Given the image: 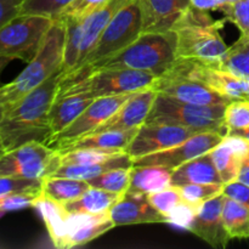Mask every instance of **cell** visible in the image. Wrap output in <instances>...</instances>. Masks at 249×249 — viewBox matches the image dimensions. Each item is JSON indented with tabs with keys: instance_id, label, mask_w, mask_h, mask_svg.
I'll return each mask as SVG.
<instances>
[{
	"instance_id": "obj_27",
	"label": "cell",
	"mask_w": 249,
	"mask_h": 249,
	"mask_svg": "<svg viewBox=\"0 0 249 249\" xmlns=\"http://www.w3.org/2000/svg\"><path fill=\"white\" fill-rule=\"evenodd\" d=\"M122 195L106 190L97 189L90 186L84 194L74 201L63 204L66 211L70 214H106L109 213L114 203L119 199Z\"/></svg>"
},
{
	"instance_id": "obj_47",
	"label": "cell",
	"mask_w": 249,
	"mask_h": 249,
	"mask_svg": "<svg viewBox=\"0 0 249 249\" xmlns=\"http://www.w3.org/2000/svg\"><path fill=\"white\" fill-rule=\"evenodd\" d=\"M219 1H220V10L223 9L224 6H229V5H233V4H236V2H238V1H241V0H219ZM220 10H219V11H220Z\"/></svg>"
},
{
	"instance_id": "obj_35",
	"label": "cell",
	"mask_w": 249,
	"mask_h": 249,
	"mask_svg": "<svg viewBox=\"0 0 249 249\" xmlns=\"http://www.w3.org/2000/svg\"><path fill=\"white\" fill-rule=\"evenodd\" d=\"M221 184H189L179 186L182 201L190 206L198 208L204 202L223 194Z\"/></svg>"
},
{
	"instance_id": "obj_33",
	"label": "cell",
	"mask_w": 249,
	"mask_h": 249,
	"mask_svg": "<svg viewBox=\"0 0 249 249\" xmlns=\"http://www.w3.org/2000/svg\"><path fill=\"white\" fill-rule=\"evenodd\" d=\"M61 157V165L71 164H91L102 162L125 152L99 150V148H74V150L58 151Z\"/></svg>"
},
{
	"instance_id": "obj_2",
	"label": "cell",
	"mask_w": 249,
	"mask_h": 249,
	"mask_svg": "<svg viewBox=\"0 0 249 249\" xmlns=\"http://www.w3.org/2000/svg\"><path fill=\"white\" fill-rule=\"evenodd\" d=\"M226 18L214 19L208 11L191 5L170 31L175 36L177 60H189L220 67L229 46L221 38Z\"/></svg>"
},
{
	"instance_id": "obj_3",
	"label": "cell",
	"mask_w": 249,
	"mask_h": 249,
	"mask_svg": "<svg viewBox=\"0 0 249 249\" xmlns=\"http://www.w3.org/2000/svg\"><path fill=\"white\" fill-rule=\"evenodd\" d=\"M65 44V21L53 18V26L46 33L36 56L27 62L26 68L12 82L0 87L2 108L16 104L57 71L63 70Z\"/></svg>"
},
{
	"instance_id": "obj_23",
	"label": "cell",
	"mask_w": 249,
	"mask_h": 249,
	"mask_svg": "<svg viewBox=\"0 0 249 249\" xmlns=\"http://www.w3.org/2000/svg\"><path fill=\"white\" fill-rule=\"evenodd\" d=\"M94 100V97L87 94L56 96L49 113V122H50L53 135L65 130Z\"/></svg>"
},
{
	"instance_id": "obj_7",
	"label": "cell",
	"mask_w": 249,
	"mask_h": 249,
	"mask_svg": "<svg viewBox=\"0 0 249 249\" xmlns=\"http://www.w3.org/2000/svg\"><path fill=\"white\" fill-rule=\"evenodd\" d=\"M226 105L202 106L187 104L157 92L146 122L185 126L195 133L216 130L226 136L223 123Z\"/></svg>"
},
{
	"instance_id": "obj_24",
	"label": "cell",
	"mask_w": 249,
	"mask_h": 249,
	"mask_svg": "<svg viewBox=\"0 0 249 249\" xmlns=\"http://www.w3.org/2000/svg\"><path fill=\"white\" fill-rule=\"evenodd\" d=\"M33 208L38 209L48 229L49 236L51 238V242L56 248L62 249L63 241L67 236V219L70 213L65 209L63 204L53 201L49 196L41 192L36 197V202L33 204Z\"/></svg>"
},
{
	"instance_id": "obj_8",
	"label": "cell",
	"mask_w": 249,
	"mask_h": 249,
	"mask_svg": "<svg viewBox=\"0 0 249 249\" xmlns=\"http://www.w3.org/2000/svg\"><path fill=\"white\" fill-rule=\"evenodd\" d=\"M131 0H107L78 21L66 23V44L63 55V74L74 70L101 36L114 15Z\"/></svg>"
},
{
	"instance_id": "obj_18",
	"label": "cell",
	"mask_w": 249,
	"mask_h": 249,
	"mask_svg": "<svg viewBox=\"0 0 249 249\" xmlns=\"http://www.w3.org/2000/svg\"><path fill=\"white\" fill-rule=\"evenodd\" d=\"M109 218L114 226L165 223V216L150 203L147 195L130 192L122 195L112 206Z\"/></svg>"
},
{
	"instance_id": "obj_20",
	"label": "cell",
	"mask_w": 249,
	"mask_h": 249,
	"mask_svg": "<svg viewBox=\"0 0 249 249\" xmlns=\"http://www.w3.org/2000/svg\"><path fill=\"white\" fill-rule=\"evenodd\" d=\"M142 15V33L169 32L191 6L190 0H139Z\"/></svg>"
},
{
	"instance_id": "obj_45",
	"label": "cell",
	"mask_w": 249,
	"mask_h": 249,
	"mask_svg": "<svg viewBox=\"0 0 249 249\" xmlns=\"http://www.w3.org/2000/svg\"><path fill=\"white\" fill-rule=\"evenodd\" d=\"M237 181L242 182V184L249 186V156L243 160L242 165H241L240 173H238Z\"/></svg>"
},
{
	"instance_id": "obj_51",
	"label": "cell",
	"mask_w": 249,
	"mask_h": 249,
	"mask_svg": "<svg viewBox=\"0 0 249 249\" xmlns=\"http://www.w3.org/2000/svg\"><path fill=\"white\" fill-rule=\"evenodd\" d=\"M0 106H2V105H1V96H0Z\"/></svg>"
},
{
	"instance_id": "obj_42",
	"label": "cell",
	"mask_w": 249,
	"mask_h": 249,
	"mask_svg": "<svg viewBox=\"0 0 249 249\" xmlns=\"http://www.w3.org/2000/svg\"><path fill=\"white\" fill-rule=\"evenodd\" d=\"M223 192L225 196L249 207V186H247V185L236 180V181L224 185Z\"/></svg>"
},
{
	"instance_id": "obj_4",
	"label": "cell",
	"mask_w": 249,
	"mask_h": 249,
	"mask_svg": "<svg viewBox=\"0 0 249 249\" xmlns=\"http://www.w3.org/2000/svg\"><path fill=\"white\" fill-rule=\"evenodd\" d=\"M142 33V15L140 1L131 0L122 7L99 36L91 50L73 71L62 75L61 84L75 82L89 74L96 66L113 57L130 45Z\"/></svg>"
},
{
	"instance_id": "obj_37",
	"label": "cell",
	"mask_w": 249,
	"mask_h": 249,
	"mask_svg": "<svg viewBox=\"0 0 249 249\" xmlns=\"http://www.w3.org/2000/svg\"><path fill=\"white\" fill-rule=\"evenodd\" d=\"M74 0H24L19 15H40L55 18Z\"/></svg>"
},
{
	"instance_id": "obj_22",
	"label": "cell",
	"mask_w": 249,
	"mask_h": 249,
	"mask_svg": "<svg viewBox=\"0 0 249 249\" xmlns=\"http://www.w3.org/2000/svg\"><path fill=\"white\" fill-rule=\"evenodd\" d=\"M189 184L224 185L213 162L211 151L173 169L170 181L172 186L179 187Z\"/></svg>"
},
{
	"instance_id": "obj_26",
	"label": "cell",
	"mask_w": 249,
	"mask_h": 249,
	"mask_svg": "<svg viewBox=\"0 0 249 249\" xmlns=\"http://www.w3.org/2000/svg\"><path fill=\"white\" fill-rule=\"evenodd\" d=\"M138 129L133 130H106L92 133L80 138L79 140L70 143L58 151L74 150V148H99V150L125 152L131 139Z\"/></svg>"
},
{
	"instance_id": "obj_40",
	"label": "cell",
	"mask_w": 249,
	"mask_h": 249,
	"mask_svg": "<svg viewBox=\"0 0 249 249\" xmlns=\"http://www.w3.org/2000/svg\"><path fill=\"white\" fill-rule=\"evenodd\" d=\"M107 0H74L66 9H63L55 18L62 21H78L104 5Z\"/></svg>"
},
{
	"instance_id": "obj_31",
	"label": "cell",
	"mask_w": 249,
	"mask_h": 249,
	"mask_svg": "<svg viewBox=\"0 0 249 249\" xmlns=\"http://www.w3.org/2000/svg\"><path fill=\"white\" fill-rule=\"evenodd\" d=\"M130 174L131 168H117L88 180V184L91 187L123 195L128 191L130 185Z\"/></svg>"
},
{
	"instance_id": "obj_5",
	"label": "cell",
	"mask_w": 249,
	"mask_h": 249,
	"mask_svg": "<svg viewBox=\"0 0 249 249\" xmlns=\"http://www.w3.org/2000/svg\"><path fill=\"white\" fill-rule=\"evenodd\" d=\"M175 61L174 33L172 31L146 32L141 33L130 45L113 57L100 63L92 71L99 68H130L162 77L172 68Z\"/></svg>"
},
{
	"instance_id": "obj_48",
	"label": "cell",
	"mask_w": 249,
	"mask_h": 249,
	"mask_svg": "<svg viewBox=\"0 0 249 249\" xmlns=\"http://www.w3.org/2000/svg\"><path fill=\"white\" fill-rule=\"evenodd\" d=\"M1 117H2V106H0V121H1ZM6 152L4 148V145H2V140H1V135H0V157H1L4 153Z\"/></svg>"
},
{
	"instance_id": "obj_19",
	"label": "cell",
	"mask_w": 249,
	"mask_h": 249,
	"mask_svg": "<svg viewBox=\"0 0 249 249\" xmlns=\"http://www.w3.org/2000/svg\"><path fill=\"white\" fill-rule=\"evenodd\" d=\"M211 155L223 184L236 181L243 160L249 156V141L240 135H226Z\"/></svg>"
},
{
	"instance_id": "obj_14",
	"label": "cell",
	"mask_w": 249,
	"mask_h": 249,
	"mask_svg": "<svg viewBox=\"0 0 249 249\" xmlns=\"http://www.w3.org/2000/svg\"><path fill=\"white\" fill-rule=\"evenodd\" d=\"M225 135L216 130L196 133L187 140L168 150L134 160L133 165H163L173 170L179 165L212 151L223 141Z\"/></svg>"
},
{
	"instance_id": "obj_34",
	"label": "cell",
	"mask_w": 249,
	"mask_h": 249,
	"mask_svg": "<svg viewBox=\"0 0 249 249\" xmlns=\"http://www.w3.org/2000/svg\"><path fill=\"white\" fill-rule=\"evenodd\" d=\"M223 70L232 72L235 74L249 75V43L238 38L231 46L226 57L221 62Z\"/></svg>"
},
{
	"instance_id": "obj_28",
	"label": "cell",
	"mask_w": 249,
	"mask_h": 249,
	"mask_svg": "<svg viewBox=\"0 0 249 249\" xmlns=\"http://www.w3.org/2000/svg\"><path fill=\"white\" fill-rule=\"evenodd\" d=\"M133 167V160L126 153H121L118 156L109 158V160H102V162L91 163V164H71V165H60L50 177H61L71 178V179L88 180L97 177L108 170L117 169V168H131Z\"/></svg>"
},
{
	"instance_id": "obj_1",
	"label": "cell",
	"mask_w": 249,
	"mask_h": 249,
	"mask_svg": "<svg viewBox=\"0 0 249 249\" xmlns=\"http://www.w3.org/2000/svg\"><path fill=\"white\" fill-rule=\"evenodd\" d=\"M63 70L41 83L12 106L2 108L0 135L5 151L32 141L48 143L53 136L49 113L57 95Z\"/></svg>"
},
{
	"instance_id": "obj_15",
	"label": "cell",
	"mask_w": 249,
	"mask_h": 249,
	"mask_svg": "<svg viewBox=\"0 0 249 249\" xmlns=\"http://www.w3.org/2000/svg\"><path fill=\"white\" fill-rule=\"evenodd\" d=\"M152 88L160 94H164L187 104L212 106L230 102L203 83L175 74H163L162 77H158Z\"/></svg>"
},
{
	"instance_id": "obj_46",
	"label": "cell",
	"mask_w": 249,
	"mask_h": 249,
	"mask_svg": "<svg viewBox=\"0 0 249 249\" xmlns=\"http://www.w3.org/2000/svg\"><path fill=\"white\" fill-rule=\"evenodd\" d=\"M10 61H11V58L9 57H0V80H1V73L4 72V70L9 65ZM0 87H1V82H0Z\"/></svg>"
},
{
	"instance_id": "obj_11",
	"label": "cell",
	"mask_w": 249,
	"mask_h": 249,
	"mask_svg": "<svg viewBox=\"0 0 249 249\" xmlns=\"http://www.w3.org/2000/svg\"><path fill=\"white\" fill-rule=\"evenodd\" d=\"M165 74H175L203 83L229 101H249V75L232 72L189 60H177Z\"/></svg>"
},
{
	"instance_id": "obj_39",
	"label": "cell",
	"mask_w": 249,
	"mask_h": 249,
	"mask_svg": "<svg viewBox=\"0 0 249 249\" xmlns=\"http://www.w3.org/2000/svg\"><path fill=\"white\" fill-rule=\"evenodd\" d=\"M225 15L226 21L235 24L241 32V36L249 34V0H241L233 5L224 6L220 10Z\"/></svg>"
},
{
	"instance_id": "obj_43",
	"label": "cell",
	"mask_w": 249,
	"mask_h": 249,
	"mask_svg": "<svg viewBox=\"0 0 249 249\" xmlns=\"http://www.w3.org/2000/svg\"><path fill=\"white\" fill-rule=\"evenodd\" d=\"M23 1L24 0H0V28L19 15Z\"/></svg>"
},
{
	"instance_id": "obj_10",
	"label": "cell",
	"mask_w": 249,
	"mask_h": 249,
	"mask_svg": "<svg viewBox=\"0 0 249 249\" xmlns=\"http://www.w3.org/2000/svg\"><path fill=\"white\" fill-rule=\"evenodd\" d=\"M61 165L57 150L44 142L32 141L6 151L0 157V177L44 180Z\"/></svg>"
},
{
	"instance_id": "obj_16",
	"label": "cell",
	"mask_w": 249,
	"mask_h": 249,
	"mask_svg": "<svg viewBox=\"0 0 249 249\" xmlns=\"http://www.w3.org/2000/svg\"><path fill=\"white\" fill-rule=\"evenodd\" d=\"M224 199L225 195L220 194L199 206L187 230L214 248H225L231 241L223 223Z\"/></svg>"
},
{
	"instance_id": "obj_25",
	"label": "cell",
	"mask_w": 249,
	"mask_h": 249,
	"mask_svg": "<svg viewBox=\"0 0 249 249\" xmlns=\"http://www.w3.org/2000/svg\"><path fill=\"white\" fill-rule=\"evenodd\" d=\"M173 170L163 165H133L130 174V194L148 195L170 186Z\"/></svg>"
},
{
	"instance_id": "obj_13",
	"label": "cell",
	"mask_w": 249,
	"mask_h": 249,
	"mask_svg": "<svg viewBox=\"0 0 249 249\" xmlns=\"http://www.w3.org/2000/svg\"><path fill=\"white\" fill-rule=\"evenodd\" d=\"M189 128L167 123H150L145 122L138 128L135 135L126 147L125 153L131 160L168 150L195 135Z\"/></svg>"
},
{
	"instance_id": "obj_17",
	"label": "cell",
	"mask_w": 249,
	"mask_h": 249,
	"mask_svg": "<svg viewBox=\"0 0 249 249\" xmlns=\"http://www.w3.org/2000/svg\"><path fill=\"white\" fill-rule=\"evenodd\" d=\"M156 96L157 91L153 88L134 92L133 96L125 104L122 105L116 113L112 114L92 133L106 130H133L140 128L150 114Z\"/></svg>"
},
{
	"instance_id": "obj_36",
	"label": "cell",
	"mask_w": 249,
	"mask_h": 249,
	"mask_svg": "<svg viewBox=\"0 0 249 249\" xmlns=\"http://www.w3.org/2000/svg\"><path fill=\"white\" fill-rule=\"evenodd\" d=\"M43 180L22 179V178L0 177V203L7 197L24 192H41Z\"/></svg>"
},
{
	"instance_id": "obj_49",
	"label": "cell",
	"mask_w": 249,
	"mask_h": 249,
	"mask_svg": "<svg viewBox=\"0 0 249 249\" xmlns=\"http://www.w3.org/2000/svg\"><path fill=\"white\" fill-rule=\"evenodd\" d=\"M230 135H240V136H243L245 139H247L249 141V129H246V130H241V131H237V133H233V134H230Z\"/></svg>"
},
{
	"instance_id": "obj_12",
	"label": "cell",
	"mask_w": 249,
	"mask_h": 249,
	"mask_svg": "<svg viewBox=\"0 0 249 249\" xmlns=\"http://www.w3.org/2000/svg\"><path fill=\"white\" fill-rule=\"evenodd\" d=\"M133 94L134 92L96 97L65 130L51 136L46 145L58 151L79 140L83 136L92 133L97 126L116 113L119 107L125 104Z\"/></svg>"
},
{
	"instance_id": "obj_30",
	"label": "cell",
	"mask_w": 249,
	"mask_h": 249,
	"mask_svg": "<svg viewBox=\"0 0 249 249\" xmlns=\"http://www.w3.org/2000/svg\"><path fill=\"white\" fill-rule=\"evenodd\" d=\"M90 187L85 180L71 179V178L48 177L43 180L41 192L53 201L66 204L82 196Z\"/></svg>"
},
{
	"instance_id": "obj_29",
	"label": "cell",
	"mask_w": 249,
	"mask_h": 249,
	"mask_svg": "<svg viewBox=\"0 0 249 249\" xmlns=\"http://www.w3.org/2000/svg\"><path fill=\"white\" fill-rule=\"evenodd\" d=\"M223 223L230 240H248L249 207L225 196L223 206Z\"/></svg>"
},
{
	"instance_id": "obj_50",
	"label": "cell",
	"mask_w": 249,
	"mask_h": 249,
	"mask_svg": "<svg viewBox=\"0 0 249 249\" xmlns=\"http://www.w3.org/2000/svg\"><path fill=\"white\" fill-rule=\"evenodd\" d=\"M240 39H242V40H245V41H248L249 43V34L248 36H240Z\"/></svg>"
},
{
	"instance_id": "obj_32",
	"label": "cell",
	"mask_w": 249,
	"mask_h": 249,
	"mask_svg": "<svg viewBox=\"0 0 249 249\" xmlns=\"http://www.w3.org/2000/svg\"><path fill=\"white\" fill-rule=\"evenodd\" d=\"M224 128L226 135L249 129V101L232 100L224 112Z\"/></svg>"
},
{
	"instance_id": "obj_41",
	"label": "cell",
	"mask_w": 249,
	"mask_h": 249,
	"mask_svg": "<svg viewBox=\"0 0 249 249\" xmlns=\"http://www.w3.org/2000/svg\"><path fill=\"white\" fill-rule=\"evenodd\" d=\"M196 212L197 208L182 202L170 212L169 215L167 216V223L178 226V228L189 230L192 221H194L195 215H196Z\"/></svg>"
},
{
	"instance_id": "obj_44",
	"label": "cell",
	"mask_w": 249,
	"mask_h": 249,
	"mask_svg": "<svg viewBox=\"0 0 249 249\" xmlns=\"http://www.w3.org/2000/svg\"><path fill=\"white\" fill-rule=\"evenodd\" d=\"M190 4L194 7L204 11H213L220 10V1L219 0H190Z\"/></svg>"
},
{
	"instance_id": "obj_6",
	"label": "cell",
	"mask_w": 249,
	"mask_h": 249,
	"mask_svg": "<svg viewBox=\"0 0 249 249\" xmlns=\"http://www.w3.org/2000/svg\"><path fill=\"white\" fill-rule=\"evenodd\" d=\"M157 78L153 73L145 71L130 68H99L75 82L61 84L56 96L87 94L96 99L111 95L131 94L152 88Z\"/></svg>"
},
{
	"instance_id": "obj_21",
	"label": "cell",
	"mask_w": 249,
	"mask_h": 249,
	"mask_svg": "<svg viewBox=\"0 0 249 249\" xmlns=\"http://www.w3.org/2000/svg\"><path fill=\"white\" fill-rule=\"evenodd\" d=\"M67 236L62 249H70L87 245L114 228L109 213L99 214H70L67 219Z\"/></svg>"
},
{
	"instance_id": "obj_38",
	"label": "cell",
	"mask_w": 249,
	"mask_h": 249,
	"mask_svg": "<svg viewBox=\"0 0 249 249\" xmlns=\"http://www.w3.org/2000/svg\"><path fill=\"white\" fill-rule=\"evenodd\" d=\"M147 198L150 203L160 212V214L165 216V223H167V216L169 215L170 212L182 203V197L180 194L179 187L172 186L170 185L167 189H163L160 191L152 192L147 195Z\"/></svg>"
},
{
	"instance_id": "obj_9",
	"label": "cell",
	"mask_w": 249,
	"mask_h": 249,
	"mask_svg": "<svg viewBox=\"0 0 249 249\" xmlns=\"http://www.w3.org/2000/svg\"><path fill=\"white\" fill-rule=\"evenodd\" d=\"M53 23V17L17 15L0 28V57L29 62L38 53Z\"/></svg>"
}]
</instances>
